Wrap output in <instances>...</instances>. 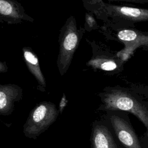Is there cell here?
Returning <instances> with one entry per match:
<instances>
[{
    "instance_id": "cell-6",
    "label": "cell",
    "mask_w": 148,
    "mask_h": 148,
    "mask_svg": "<svg viewBox=\"0 0 148 148\" xmlns=\"http://www.w3.org/2000/svg\"><path fill=\"white\" fill-rule=\"evenodd\" d=\"M92 49V55L86 65L94 70L109 72L112 75L123 70L124 61L117 54H114L105 50L94 41L89 42Z\"/></svg>"
},
{
    "instance_id": "cell-9",
    "label": "cell",
    "mask_w": 148,
    "mask_h": 148,
    "mask_svg": "<svg viewBox=\"0 0 148 148\" xmlns=\"http://www.w3.org/2000/svg\"><path fill=\"white\" fill-rule=\"evenodd\" d=\"M0 18L8 24H20L23 21L33 22L34 18L25 13L23 6L16 1H0Z\"/></svg>"
},
{
    "instance_id": "cell-10",
    "label": "cell",
    "mask_w": 148,
    "mask_h": 148,
    "mask_svg": "<svg viewBox=\"0 0 148 148\" xmlns=\"http://www.w3.org/2000/svg\"><path fill=\"white\" fill-rule=\"evenodd\" d=\"M23 88L14 84L0 85V114L9 116L13 111L14 103L23 98Z\"/></svg>"
},
{
    "instance_id": "cell-15",
    "label": "cell",
    "mask_w": 148,
    "mask_h": 148,
    "mask_svg": "<svg viewBox=\"0 0 148 148\" xmlns=\"http://www.w3.org/2000/svg\"><path fill=\"white\" fill-rule=\"evenodd\" d=\"M141 47L143 50H148V33H145L141 42Z\"/></svg>"
},
{
    "instance_id": "cell-11",
    "label": "cell",
    "mask_w": 148,
    "mask_h": 148,
    "mask_svg": "<svg viewBox=\"0 0 148 148\" xmlns=\"http://www.w3.org/2000/svg\"><path fill=\"white\" fill-rule=\"evenodd\" d=\"M22 51L26 66L37 81L38 87H40L39 90L45 92L46 88V82L42 72L38 57L29 47H24L22 49Z\"/></svg>"
},
{
    "instance_id": "cell-8",
    "label": "cell",
    "mask_w": 148,
    "mask_h": 148,
    "mask_svg": "<svg viewBox=\"0 0 148 148\" xmlns=\"http://www.w3.org/2000/svg\"><path fill=\"white\" fill-rule=\"evenodd\" d=\"M144 34L145 32L135 28L117 29V40L124 45V47L116 53L117 56L124 62L130 58L135 50L141 46Z\"/></svg>"
},
{
    "instance_id": "cell-12",
    "label": "cell",
    "mask_w": 148,
    "mask_h": 148,
    "mask_svg": "<svg viewBox=\"0 0 148 148\" xmlns=\"http://www.w3.org/2000/svg\"><path fill=\"white\" fill-rule=\"evenodd\" d=\"M84 6L87 10L94 13L99 19L102 20L106 22H110L108 19L109 17L107 14L105 2L102 1H83Z\"/></svg>"
},
{
    "instance_id": "cell-1",
    "label": "cell",
    "mask_w": 148,
    "mask_h": 148,
    "mask_svg": "<svg viewBox=\"0 0 148 148\" xmlns=\"http://www.w3.org/2000/svg\"><path fill=\"white\" fill-rule=\"evenodd\" d=\"M98 96L101 99L98 110L124 111L138 118L145 127L142 139L148 147V86L131 83L127 87H106Z\"/></svg>"
},
{
    "instance_id": "cell-14",
    "label": "cell",
    "mask_w": 148,
    "mask_h": 148,
    "mask_svg": "<svg viewBox=\"0 0 148 148\" xmlns=\"http://www.w3.org/2000/svg\"><path fill=\"white\" fill-rule=\"evenodd\" d=\"M68 103V100L66 99V95L65 94V92H64L62 94V97L59 103V105H58V111L60 114H61L65 108V107L66 106V104Z\"/></svg>"
},
{
    "instance_id": "cell-2",
    "label": "cell",
    "mask_w": 148,
    "mask_h": 148,
    "mask_svg": "<svg viewBox=\"0 0 148 148\" xmlns=\"http://www.w3.org/2000/svg\"><path fill=\"white\" fill-rule=\"evenodd\" d=\"M85 31L84 27L77 28L73 16L69 17L61 27L58 37L59 52L56 63L61 76L64 75L68 70Z\"/></svg>"
},
{
    "instance_id": "cell-4",
    "label": "cell",
    "mask_w": 148,
    "mask_h": 148,
    "mask_svg": "<svg viewBox=\"0 0 148 148\" xmlns=\"http://www.w3.org/2000/svg\"><path fill=\"white\" fill-rule=\"evenodd\" d=\"M104 119L110 124L116 139L122 148H148L135 131L129 113L113 110L106 112Z\"/></svg>"
},
{
    "instance_id": "cell-7",
    "label": "cell",
    "mask_w": 148,
    "mask_h": 148,
    "mask_svg": "<svg viewBox=\"0 0 148 148\" xmlns=\"http://www.w3.org/2000/svg\"><path fill=\"white\" fill-rule=\"evenodd\" d=\"M91 148H122L105 119L94 121L91 126Z\"/></svg>"
},
{
    "instance_id": "cell-13",
    "label": "cell",
    "mask_w": 148,
    "mask_h": 148,
    "mask_svg": "<svg viewBox=\"0 0 148 148\" xmlns=\"http://www.w3.org/2000/svg\"><path fill=\"white\" fill-rule=\"evenodd\" d=\"M98 27L97 22L92 14L91 13H86L85 16V23L84 25L85 30L90 32L92 30L97 29Z\"/></svg>"
},
{
    "instance_id": "cell-3",
    "label": "cell",
    "mask_w": 148,
    "mask_h": 148,
    "mask_svg": "<svg viewBox=\"0 0 148 148\" xmlns=\"http://www.w3.org/2000/svg\"><path fill=\"white\" fill-rule=\"evenodd\" d=\"M59 114L53 102L38 103L31 110L23 125V134L28 138L36 139L56 121Z\"/></svg>"
},
{
    "instance_id": "cell-5",
    "label": "cell",
    "mask_w": 148,
    "mask_h": 148,
    "mask_svg": "<svg viewBox=\"0 0 148 148\" xmlns=\"http://www.w3.org/2000/svg\"><path fill=\"white\" fill-rule=\"evenodd\" d=\"M109 18L112 21L115 29L134 28L135 24L148 22V9L120 6L105 3Z\"/></svg>"
},
{
    "instance_id": "cell-16",
    "label": "cell",
    "mask_w": 148,
    "mask_h": 148,
    "mask_svg": "<svg viewBox=\"0 0 148 148\" xmlns=\"http://www.w3.org/2000/svg\"><path fill=\"white\" fill-rule=\"evenodd\" d=\"M8 68L5 61L0 62V73H5L8 71Z\"/></svg>"
}]
</instances>
